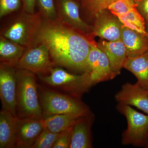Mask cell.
<instances>
[{
    "instance_id": "30",
    "label": "cell",
    "mask_w": 148,
    "mask_h": 148,
    "mask_svg": "<svg viewBox=\"0 0 148 148\" xmlns=\"http://www.w3.org/2000/svg\"><path fill=\"white\" fill-rule=\"evenodd\" d=\"M145 147H146L148 148V132L147 136V141H146Z\"/></svg>"
},
{
    "instance_id": "22",
    "label": "cell",
    "mask_w": 148,
    "mask_h": 148,
    "mask_svg": "<svg viewBox=\"0 0 148 148\" xmlns=\"http://www.w3.org/2000/svg\"><path fill=\"white\" fill-rule=\"evenodd\" d=\"M85 15L89 19H94L97 14L107 9L116 0H81Z\"/></svg>"
},
{
    "instance_id": "3",
    "label": "cell",
    "mask_w": 148,
    "mask_h": 148,
    "mask_svg": "<svg viewBox=\"0 0 148 148\" xmlns=\"http://www.w3.org/2000/svg\"><path fill=\"white\" fill-rule=\"evenodd\" d=\"M39 97L43 119L52 115L71 114L81 116L91 113L79 98L38 85Z\"/></svg>"
},
{
    "instance_id": "7",
    "label": "cell",
    "mask_w": 148,
    "mask_h": 148,
    "mask_svg": "<svg viewBox=\"0 0 148 148\" xmlns=\"http://www.w3.org/2000/svg\"><path fill=\"white\" fill-rule=\"evenodd\" d=\"M55 66L47 47L38 43L26 49L16 67L38 75L47 73Z\"/></svg>"
},
{
    "instance_id": "24",
    "label": "cell",
    "mask_w": 148,
    "mask_h": 148,
    "mask_svg": "<svg viewBox=\"0 0 148 148\" xmlns=\"http://www.w3.org/2000/svg\"><path fill=\"white\" fill-rule=\"evenodd\" d=\"M40 13L43 18L48 21L58 19V14L53 0H38Z\"/></svg>"
},
{
    "instance_id": "19",
    "label": "cell",
    "mask_w": 148,
    "mask_h": 148,
    "mask_svg": "<svg viewBox=\"0 0 148 148\" xmlns=\"http://www.w3.org/2000/svg\"><path fill=\"white\" fill-rule=\"evenodd\" d=\"M81 116L71 114L52 115L44 119V128L53 133H61L73 126Z\"/></svg>"
},
{
    "instance_id": "15",
    "label": "cell",
    "mask_w": 148,
    "mask_h": 148,
    "mask_svg": "<svg viewBox=\"0 0 148 148\" xmlns=\"http://www.w3.org/2000/svg\"><path fill=\"white\" fill-rule=\"evenodd\" d=\"M91 113L79 118L72 129L70 148H90L91 143Z\"/></svg>"
},
{
    "instance_id": "25",
    "label": "cell",
    "mask_w": 148,
    "mask_h": 148,
    "mask_svg": "<svg viewBox=\"0 0 148 148\" xmlns=\"http://www.w3.org/2000/svg\"><path fill=\"white\" fill-rule=\"evenodd\" d=\"M138 6L136 0H116L109 6L108 9L112 12L123 14L137 8Z\"/></svg>"
},
{
    "instance_id": "12",
    "label": "cell",
    "mask_w": 148,
    "mask_h": 148,
    "mask_svg": "<svg viewBox=\"0 0 148 148\" xmlns=\"http://www.w3.org/2000/svg\"><path fill=\"white\" fill-rule=\"evenodd\" d=\"M115 98L120 105L134 106L148 115V90L138 82L123 85Z\"/></svg>"
},
{
    "instance_id": "27",
    "label": "cell",
    "mask_w": 148,
    "mask_h": 148,
    "mask_svg": "<svg viewBox=\"0 0 148 148\" xmlns=\"http://www.w3.org/2000/svg\"><path fill=\"white\" fill-rule=\"evenodd\" d=\"M73 126L61 132L52 148H70Z\"/></svg>"
},
{
    "instance_id": "26",
    "label": "cell",
    "mask_w": 148,
    "mask_h": 148,
    "mask_svg": "<svg viewBox=\"0 0 148 148\" xmlns=\"http://www.w3.org/2000/svg\"><path fill=\"white\" fill-rule=\"evenodd\" d=\"M21 6V0H0V17L16 11Z\"/></svg>"
},
{
    "instance_id": "13",
    "label": "cell",
    "mask_w": 148,
    "mask_h": 148,
    "mask_svg": "<svg viewBox=\"0 0 148 148\" xmlns=\"http://www.w3.org/2000/svg\"><path fill=\"white\" fill-rule=\"evenodd\" d=\"M97 45L107 56L111 70L115 76L119 75L127 57L125 47L121 40L116 41L100 40Z\"/></svg>"
},
{
    "instance_id": "20",
    "label": "cell",
    "mask_w": 148,
    "mask_h": 148,
    "mask_svg": "<svg viewBox=\"0 0 148 148\" xmlns=\"http://www.w3.org/2000/svg\"><path fill=\"white\" fill-rule=\"evenodd\" d=\"M89 75V79L92 86L103 82L113 79L116 76L111 70L107 56L101 50L98 64Z\"/></svg>"
},
{
    "instance_id": "9",
    "label": "cell",
    "mask_w": 148,
    "mask_h": 148,
    "mask_svg": "<svg viewBox=\"0 0 148 148\" xmlns=\"http://www.w3.org/2000/svg\"><path fill=\"white\" fill-rule=\"evenodd\" d=\"M58 20L63 24L88 37L92 27L88 24L80 16L78 4L75 0H56Z\"/></svg>"
},
{
    "instance_id": "31",
    "label": "cell",
    "mask_w": 148,
    "mask_h": 148,
    "mask_svg": "<svg viewBox=\"0 0 148 148\" xmlns=\"http://www.w3.org/2000/svg\"><path fill=\"white\" fill-rule=\"evenodd\" d=\"M146 31H147V37L148 38V24H146Z\"/></svg>"
},
{
    "instance_id": "17",
    "label": "cell",
    "mask_w": 148,
    "mask_h": 148,
    "mask_svg": "<svg viewBox=\"0 0 148 148\" xmlns=\"http://www.w3.org/2000/svg\"><path fill=\"white\" fill-rule=\"evenodd\" d=\"M123 68L132 73L138 82L148 90V51L134 57H127Z\"/></svg>"
},
{
    "instance_id": "2",
    "label": "cell",
    "mask_w": 148,
    "mask_h": 148,
    "mask_svg": "<svg viewBox=\"0 0 148 148\" xmlns=\"http://www.w3.org/2000/svg\"><path fill=\"white\" fill-rule=\"evenodd\" d=\"M16 112L20 118L43 119L35 73L16 70Z\"/></svg>"
},
{
    "instance_id": "10",
    "label": "cell",
    "mask_w": 148,
    "mask_h": 148,
    "mask_svg": "<svg viewBox=\"0 0 148 148\" xmlns=\"http://www.w3.org/2000/svg\"><path fill=\"white\" fill-rule=\"evenodd\" d=\"M94 19L91 36H98L109 41L121 40V35L123 24L119 18L108 9L98 12Z\"/></svg>"
},
{
    "instance_id": "18",
    "label": "cell",
    "mask_w": 148,
    "mask_h": 148,
    "mask_svg": "<svg viewBox=\"0 0 148 148\" xmlns=\"http://www.w3.org/2000/svg\"><path fill=\"white\" fill-rule=\"evenodd\" d=\"M26 49V47L19 44L1 36V63L16 67Z\"/></svg>"
},
{
    "instance_id": "14",
    "label": "cell",
    "mask_w": 148,
    "mask_h": 148,
    "mask_svg": "<svg viewBox=\"0 0 148 148\" xmlns=\"http://www.w3.org/2000/svg\"><path fill=\"white\" fill-rule=\"evenodd\" d=\"M121 40L124 44L127 57H134L148 51V38L146 36L123 25Z\"/></svg>"
},
{
    "instance_id": "5",
    "label": "cell",
    "mask_w": 148,
    "mask_h": 148,
    "mask_svg": "<svg viewBox=\"0 0 148 148\" xmlns=\"http://www.w3.org/2000/svg\"><path fill=\"white\" fill-rule=\"evenodd\" d=\"M43 20L39 12L30 14L23 11L2 31L1 36L26 48L31 47L34 43Z\"/></svg>"
},
{
    "instance_id": "1",
    "label": "cell",
    "mask_w": 148,
    "mask_h": 148,
    "mask_svg": "<svg viewBox=\"0 0 148 148\" xmlns=\"http://www.w3.org/2000/svg\"><path fill=\"white\" fill-rule=\"evenodd\" d=\"M92 40L58 19H43L33 46L43 44L48 49L55 65L83 73L87 71Z\"/></svg>"
},
{
    "instance_id": "32",
    "label": "cell",
    "mask_w": 148,
    "mask_h": 148,
    "mask_svg": "<svg viewBox=\"0 0 148 148\" xmlns=\"http://www.w3.org/2000/svg\"><path fill=\"white\" fill-rule=\"evenodd\" d=\"M146 23H148V21H146Z\"/></svg>"
},
{
    "instance_id": "23",
    "label": "cell",
    "mask_w": 148,
    "mask_h": 148,
    "mask_svg": "<svg viewBox=\"0 0 148 148\" xmlns=\"http://www.w3.org/2000/svg\"><path fill=\"white\" fill-rule=\"evenodd\" d=\"M61 133H53L44 129L39 135L32 148H52Z\"/></svg>"
},
{
    "instance_id": "21",
    "label": "cell",
    "mask_w": 148,
    "mask_h": 148,
    "mask_svg": "<svg viewBox=\"0 0 148 148\" xmlns=\"http://www.w3.org/2000/svg\"><path fill=\"white\" fill-rule=\"evenodd\" d=\"M111 12L119 18L120 21L125 27L147 36L146 31L145 20L137 8L132 9L125 13Z\"/></svg>"
},
{
    "instance_id": "29",
    "label": "cell",
    "mask_w": 148,
    "mask_h": 148,
    "mask_svg": "<svg viewBox=\"0 0 148 148\" xmlns=\"http://www.w3.org/2000/svg\"><path fill=\"white\" fill-rule=\"evenodd\" d=\"M23 11L30 14L35 13V7L36 0H22Z\"/></svg>"
},
{
    "instance_id": "4",
    "label": "cell",
    "mask_w": 148,
    "mask_h": 148,
    "mask_svg": "<svg viewBox=\"0 0 148 148\" xmlns=\"http://www.w3.org/2000/svg\"><path fill=\"white\" fill-rule=\"evenodd\" d=\"M42 82L53 89L61 90L69 95L79 98L92 86L89 75H74L64 69L53 67L47 73L38 75Z\"/></svg>"
},
{
    "instance_id": "11",
    "label": "cell",
    "mask_w": 148,
    "mask_h": 148,
    "mask_svg": "<svg viewBox=\"0 0 148 148\" xmlns=\"http://www.w3.org/2000/svg\"><path fill=\"white\" fill-rule=\"evenodd\" d=\"M44 129V119L17 118L15 148H32Z\"/></svg>"
},
{
    "instance_id": "28",
    "label": "cell",
    "mask_w": 148,
    "mask_h": 148,
    "mask_svg": "<svg viewBox=\"0 0 148 148\" xmlns=\"http://www.w3.org/2000/svg\"><path fill=\"white\" fill-rule=\"evenodd\" d=\"M138 6L137 9L145 21L148 20V0H136Z\"/></svg>"
},
{
    "instance_id": "8",
    "label": "cell",
    "mask_w": 148,
    "mask_h": 148,
    "mask_svg": "<svg viewBox=\"0 0 148 148\" xmlns=\"http://www.w3.org/2000/svg\"><path fill=\"white\" fill-rule=\"evenodd\" d=\"M16 70L15 66L1 63L0 98L2 110L17 116L16 112Z\"/></svg>"
},
{
    "instance_id": "16",
    "label": "cell",
    "mask_w": 148,
    "mask_h": 148,
    "mask_svg": "<svg viewBox=\"0 0 148 148\" xmlns=\"http://www.w3.org/2000/svg\"><path fill=\"white\" fill-rule=\"evenodd\" d=\"M17 118L8 111L0 112V148H15Z\"/></svg>"
},
{
    "instance_id": "33",
    "label": "cell",
    "mask_w": 148,
    "mask_h": 148,
    "mask_svg": "<svg viewBox=\"0 0 148 148\" xmlns=\"http://www.w3.org/2000/svg\"><path fill=\"white\" fill-rule=\"evenodd\" d=\"M146 24H148V23H146Z\"/></svg>"
},
{
    "instance_id": "6",
    "label": "cell",
    "mask_w": 148,
    "mask_h": 148,
    "mask_svg": "<svg viewBox=\"0 0 148 148\" xmlns=\"http://www.w3.org/2000/svg\"><path fill=\"white\" fill-rule=\"evenodd\" d=\"M120 106L127 121V128L123 133L122 143L124 145L145 146L148 132V115L139 112L130 106Z\"/></svg>"
}]
</instances>
